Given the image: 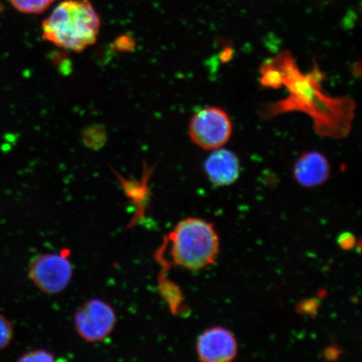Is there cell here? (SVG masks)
<instances>
[{"instance_id": "3", "label": "cell", "mask_w": 362, "mask_h": 362, "mask_svg": "<svg viewBox=\"0 0 362 362\" xmlns=\"http://www.w3.org/2000/svg\"><path fill=\"white\" fill-rule=\"evenodd\" d=\"M170 255L174 264L189 270H201L214 264L220 250L214 223L189 217L171 230Z\"/></svg>"}, {"instance_id": "4", "label": "cell", "mask_w": 362, "mask_h": 362, "mask_svg": "<svg viewBox=\"0 0 362 362\" xmlns=\"http://www.w3.org/2000/svg\"><path fill=\"white\" fill-rule=\"evenodd\" d=\"M229 115L218 107H206L194 113L189 124L192 142L204 151L224 147L233 135Z\"/></svg>"}, {"instance_id": "1", "label": "cell", "mask_w": 362, "mask_h": 362, "mask_svg": "<svg viewBox=\"0 0 362 362\" xmlns=\"http://www.w3.org/2000/svg\"><path fill=\"white\" fill-rule=\"evenodd\" d=\"M309 72H301L289 51H284L262 63V87H284L286 98L262 105V119L270 120L284 113L300 112L313 120L315 133L321 137L341 139L349 135L355 119L356 102L349 97H332L325 92V75L314 62Z\"/></svg>"}, {"instance_id": "10", "label": "cell", "mask_w": 362, "mask_h": 362, "mask_svg": "<svg viewBox=\"0 0 362 362\" xmlns=\"http://www.w3.org/2000/svg\"><path fill=\"white\" fill-rule=\"evenodd\" d=\"M55 0H10L12 6L18 11L29 15H38L47 11Z\"/></svg>"}, {"instance_id": "12", "label": "cell", "mask_w": 362, "mask_h": 362, "mask_svg": "<svg viewBox=\"0 0 362 362\" xmlns=\"http://www.w3.org/2000/svg\"><path fill=\"white\" fill-rule=\"evenodd\" d=\"M55 360L53 354L48 351L35 350L25 353L20 357L19 361H53Z\"/></svg>"}, {"instance_id": "14", "label": "cell", "mask_w": 362, "mask_h": 362, "mask_svg": "<svg viewBox=\"0 0 362 362\" xmlns=\"http://www.w3.org/2000/svg\"><path fill=\"white\" fill-rule=\"evenodd\" d=\"M4 10V6H2L1 4H0V13H1Z\"/></svg>"}, {"instance_id": "8", "label": "cell", "mask_w": 362, "mask_h": 362, "mask_svg": "<svg viewBox=\"0 0 362 362\" xmlns=\"http://www.w3.org/2000/svg\"><path fill=\"white\" fill-rule=\"evenodd\" d=\"M204 170L215 187H228L236 182L241 173L239 158L223 147L212 151L204 163Z\"/></svg>"}, {"instance_id": "7", "label": "cell", "mask_w": 362, "mask_h": 362, "mask_svg": "<svg viewBox=\"0 0 362 362\" xmlns=\"http://www.w3.org/2000/svg\"><path fill=\"white\" fill-rule=\"evenodd\" d=\"M196 347L199 359L204 362L232 361L238 351L236 337L223 327L206 329L198 337Z\"/></svg>"}, {"instance_id": "13", "label": "cell", "mask_w": 362, "mask_h": 362, "mask_svg": "<svg viewBox=\"0 0 362 362\" xmlns=\"http://www.w3.org/2000/svg\"><path fill=\"white\" fill-rule=\"evenodd\" d=\"M354 235L350 233H344L338 238V244L344 250H350L354 248L356 243Z\"/></svg>"}, {"instance_id": "6", "label": "cell", "mask_w": 362, "mask_h": 362, "mask_svg": "<svg viewBox=\"0 0 362 362\" xmlns=\"http://www.w3.org/2000/svg\"><path fill=\"white\" fill-rule=\"evenodd\" d=\"M117 323L113 308L98 298L85 303L74 315L76 332L85 341L97 343L110 336Z\"/></svg>"}, {"instance_id": "5", "label": "cell", "mask_w": 362, "mask_h": 362, "mask_svg": "<svg viewBox=\"0 0 362 362\" xmlns=\"http://www.w3.org/2000/svg\"><path fill=\"white\" fill-rule=\"evenodd\" d=\"M74 276V267L67 252L45 253L31 262L29 277L40 291L57 294L65 291Z\"/></svg>"}, {"instance_id": "9", "label": "cell", "mask_w": 362, "mask_h": 362, "mask_svg": "<svg viewBox=\"0 0 362 362\" xmlns=\"http://www.w3.org/2000/svg\"><path fill=\"white\" fill-rule=\"evenodd\" d=\"M330 174L332 168L327 157L317 151L303 153L293 169L296 182L305 188L320 187L329 179Z\"/></svg>"}, {"instance_id": "2", "label": "cell", "mask_w": 362, "mask_h": 362, "mask_svg": "<svg viewBox=\"0 0 362 362\" xmlns=\"http://www.w3.org/2000/svg\"><path fill=\"white\" fill-rule=\"evenodd\" d=\"M100 28V16L89 0H65L42 23V37L79 53L97 42Z\"/></svg>"}, {"instance_id": "11", "label": "cell", "mask_w": 362, "mask_h": 362, "mask_svg": "<svg viewBox=\"0 0 362 362\" xmlns=\"http://www.w3.org/2000/svg\"><path fill=\"white\" fill-rule=\"evenodd\" d=\"M13 337V325L6 317L0 315V350L10 345Z\"/></svg>"}]
</instances>
